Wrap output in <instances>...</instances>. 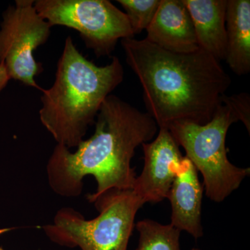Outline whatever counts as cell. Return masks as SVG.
I'll list each match as a JSON object with an SVG mask.
<instances>
[{
	"label": "cell",
	"instance_id": "6da1fadb",
	"mask_svg": "<svg viewBox=\"0 0 250 250\" xmlns=\"http://www.w3.org/2000/svg\"><path fill=\"white\" fill-rule=\"evenodd\" d=\"M95 122V132L83 140L76 151L57 144L47 164L48 183L57 195L78 197L83 179L93 176L97 190L88 194L94 199L111 189L132 190L136 175L131 159L139 146L154 139L156 122L116 95L105 99Z\"/></svg>",
	"mask_w": 250,
	"mask_h": 250
},
{
	"label": "cell",
	"instance_id": "7a4b0ae2",
	"mask_svg": "<svg viewBox=\"0 0 250 250\" xmlns=\"http://www.w3.org/2000/svg\"><path fill=\"white\" fill-rule=\"evenodd\" d=\"M128 65L139 78L147 113L159 128L178 121L205 125L231 83L220 62L199 48L176 53L146 39L121 40Z\"/></svg>",
	"mask_w": 250,
	"mask_h": 250
},
{
	"label": "cell",
	"instance_id": "3957f363",
	"mask_svg": "<svg viewBox=\"0 0 250 250\" xmlns=\"http://www.w3.org/2000/svg\"><path fill=\"white\" fill-rule=\"evenodd\" d=\"M124 78L119 59L98 66L81 53L70 36L57 63L55 81L42 90L39 116L57 144L76 148L95 123L102 104Z\"/></svg>",
	"mask_w": 250,
	"mask_h": 250
},
{
	"label": "cell",
	"instance_id": "277c9868",
	"mask_svg": "<svg viewBox=\"0 0 250 250\" xmlns=\"http://www.w3.org/2000/svg\"><path fill=\"white\" fill-rule=\"evenodd\" d=\"M99 212L86 220L72 208L57 211L53 223L44 226L53 243L81 250H127L138 210L145 205L133 190L111 189L94 199Z\"/></svg>",
	"mask_w": 250,
	"mask_h": 250
},
{
	"label": "cell",
	"instance_id": "5b68a950",
	"mask_svg": "<svg viewBox=\"0 0 250 250\" xmlns=\"http://www.w3.org/2000/svg\"><path fill=\"white\" fill-rule=\"evenodd\" d=\"M237 122L231 108L222 103L207 124L178 121L167 128L197 172L203 176L207 196L218 203L238 189L250 174V167H236L228 159L227 134L230 126Z\"/></svg>",
	"mask_w": 250,
	"mask_h": 250
},
{
	"label": "cell",
	"instance_id": "8992f818",
	"mask_svg": "<svg viewBox=\"0 0 250 250\" xmlns=\"http://www.w3.org/2000/svg\"><path fill=\"white\" fill-rule=\"evenodd\" d=\"M34 6L52 27L78 31L98 57L111 55L120 39L134 38L126 15L108 0H36Z\"/></svg>",
	"mask_w": 250,
	"mask_h": 250
},
{
	"label": "cell",
	"instance_id": "52a82bcc",
	"mask_svg": "<svg viewBox=\"0 0 250 250\" xmlns=\"http://www.w3.org/2000/svg\"><path fill=\"white\" fill-rule=\"evenodd\" d=\"M51 27L36 11L34 0H16L5 10L0 24V63L10 80L41 89L35 78L42 67L34 53L48 40Z\"/></svg>",
	"mask_w": 250,
	"mask_h": 250
},
{
	"label": "cell",
	"instance_id": "ba28073f",
	"mask_svg": "<svg viewBox=\"0 0 250 250\" xmlns=\"http://www.w3.org/2000/svg\"><path fill=\"white\" fill-rule=\"evenodd\" d=\"M144 167L132 190L144 204H156L167 198L184 156L170 131L159 128L152 142L142 145Z\"/></svg>",
	"mask_w": 250,
	"mask_h": 250
},
{
	"label": "cell",
	"instance_id": "9c48e42d",
	"mask_svg": "<svg viewBox=\"0 0 250 250\" xmlns=\"http://www.w3.org/2000/svg\"><path fill=\"white\" fill-rule=\"evenodd\" d=\"M146 40L176 53L195 52L199 47L191 17L184 0H161L147 28Z\"/></svg>",
	"mask_w": 250,
	"mask_h": 250
},
{
	"label": "cell",
	"instance_id": "30bf717a",
	"mask_svg": "<svg viewBox=\"0 0 250 250\" xmlns=\"http://www.w3.org/2000/svg\"><path fill=\"white\" fill-rule=\"evenodd\" d=\"M203 191L198 172L184 156L167 196L172 206L170 225L190 233L195 239L204 234L201 223Z\"/></svg>",
	"mask_w": 250,
	"mask_h": 250
},
{
	"label": "cell",
	"instance_id": "8fae6325",
	"mask_svg": "<svg viewBox=\"0 0 250 250\" xmlns=\"http://www.w3.org/2000/svg\"><path fill=\"white\" fill-rule=\"evenodd\" d=\"M228 0H184L191 17L199 47L218 62L226 54Z\"/></svg>",
	"mask_w": 250,
	"mask_h": 250
},
{
	"label": "cell",
	"instance_id": "7c38bea8",
	"mask_svg": "<svg viewBox=\"0 0 250 250\" xmlns=\"http://www.w3.org/2000/svg\"><path fill=\"white\" fill-rule=\"evenodd\" d=\"M225 61L233 73L250 72V1L228 0Z\"/></svg>",
	"mask_w": 250,
	"mask_h": 250
},
{
	"label": "cell",
	"instance_id": "4fadbf2b",
	"mask_svg": "<svg viewBox=\"0 0 250 250\" xmlns=\"http://www.w3.org/2000/svg\"><path fill=\"white\" fill-rule=\"evenodd\" d=\"M136 228L140 233L136 250H180L181 231L170 224L161 225L146 219L138 222Z\"/></svg>",
	"mask_w": 250,
	"mask_h": 250
},
{
	"label": "cell",
	"instance_id": "5bb4252c",
	"mask_svg": "<svg viewBox=\"0 0 250 250\" xmlns=\"http://www.w3.org/2000/svg\"><path fill=\"white\" fill-rule=\"evenodd\" d=\"M125 9L134 34L147 30L156 14L161 0H118Z\"/></svg>",
	"mask_w": 250,
	"mask_h": 250
},
{
	"label": "cell",
	"instance_id": "9a60e30c",
	"mask_svg": "<svg viewBox=\"0 0 250 250\" xmlns=\"http://www.w3.org/2000/svg\"><path fill=\"white\" fill-rule=\"evenodd\" d=\"M222 103L228 104L238 121H241L246 126L248 133L250 132V96L248 93H241L228 96L225 94Z\"/></svg>",
	"mask_w": 250,
	"mask_h": 250
},
{
	"label": "cell",
	"instance_id": "2e32d148",
	"mask_svg": "<svg viewBox=\"0 0 250 250\" xmlns=\"http://www.w3.org/2000/svg\"><path fill=\"white\" fill-rule=\"evenodd\" d=\"M9 80V77H8L4 65L0 63V92L6 86Z\"/></svg>",
	"mask_w": 250,
	"mask_h": 250
},
{
	"label": "cell",
	"instance_id": "e0dca14e",
	"mask_svg": "<svg viewBox=\"0 0 250 250\" xmlns=\"http://www.w3.org/2000/svg\"><path fill=\"white\" fill-rule=\"evenodd\" d=\"M191 250H200L197 249V248H193V249H192Z\"/></svg>",
	"mask_w": 250,
	"mask_h": 250
},
{
	"label": "cell",
	"instance_id": "ac0fdd59",
	"mask_svg": "<svg viewBox=\"0 0 250 250\" xmlns=\"http://www.w3.org/2000/svg\"><path fill=\"white\" fill-rule=\"evenodd\" d=\"M0 250H5L3 249V248H1V247H0Z\"/></svg>",
	"mask_w": 250,
	"mask_h": 250
}]
</instances>
